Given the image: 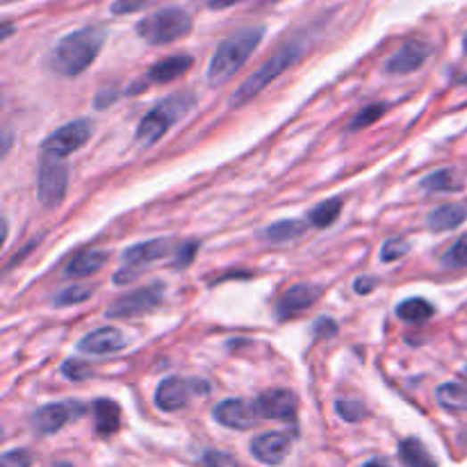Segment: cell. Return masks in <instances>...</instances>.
Returning a JSON list of instances; mask_svg holds the SVG:
<instances>
[{
	"mask_svg": "<svg viewBox=\"0 0 467 467\" xmlns=\"http://www.w3.org/2000/svg\"><path fill=\"white\" fill-rule=\"evenodd\" d=\"M465 221L467 206H463V203H447V206H440L429 212L426 224H429V228H431L433 233H447L458 228L461 224H465Z\"/></svg>",
	"mask_w": 467,
	"mask_h": 467,
	"instance_id": "obj_19",
	"label": "cell"
},
{
	"mask_svg": "<svg viewBox=\"0 0 467 467\" xmlns=\"http://www.w3.org/2000/svg\"><path fill=\"white\" fill-rule=\"evenodd\" d=\"M162 294H165V288L162 283H151L146 288H139L135 292L121 294L114 303H110L108 308V317L112 319H130V317H139V315H146L151 310H155L162 301Z\"/></svg>",
	"mask_w": 467,
	"mask_h": 467,
	"instance_id": "obj_8",
	"label": "cell"
},
{
	"mask_svg": "<svg viewBox=\"0 0 467 467\" xmlns=\"http://www.w3.org/2000/svg\"><path fill=\"white\" fill-rule=\"evenodd\" d=\"M208 383H199V381H183L178 376H167L155 390V406L160 411L176 413L180 408H185L190 404L192 392H208Z\"/></svg>",
	"mask_w": 467,
	"mask_h": 467,
	"instance_id": "obj_9",
	"label": "cell"
},
{
	"mask_svg": "<svg viewBox=\"0 0 467 467\" xmlns=\"http://www.w3.org/2000/svg\"><path fill=\"white\" fill-rule=\"evenodd\" d=\"M10 35H12V26L10 23H5V28H3V39H7Z\"/></svg>",
	"mask_w": 467,
	"mask_h": 467,
	"instance_id": "obj_44",
	"label": "cell"
},
{
	"mask_svg": "<svg viewBox=\"0 0 467 467\" xmlns=\"http://www.w3.org/2000/svg\"><path fill=\"white\" fill-rule=\"evenodd\" d=\"M342 206H344V201L340 199V196L324 201V203H319V206H315L313 210H310L308 224H313L315 228H329L331 224H335V219L340 217Z\"/></svg>",
	"mask_w": 467,
	"mask_h": 467,
	"instance_id": "obj_24",
	"label": "cell"
},
{
	"mask_svg": "<svg viewBox=\"0 0 467 467\" xmlns=\"http://www.w3.org/2000/svg\"><path fill=\"white\" fill-rule=\"evenodd\" d=\"M461 83H467V76H465V78H463V80H461Z\"/></svg>",
	"mask_w": 467,
	"mask_h": 467,
	"instance_id": "obj_46",
	"label": "cell"
},
{
	"mask_svg": "<svg viewBox=\"0 0 467 467\" xmlns=\"http://www.w3.org/2000/svg\"><path fill=\"white\" fill-rule=\"evenodd\" d=\"M303 231H306V224H303V221L283 219L265 228L262 235H265V240L274 242V244H283V242H290L294 240V237H299Z\"/></svg>",
	"mask_w": 467,
	"mask_h": 467,
	"instance_id": "obj_27",
	"label": "cell"
},
{
	"mask_svg": "<svg viewBox=\"0 0 467 467\" xmlns=\"http://www.w3.org/2000/svg\"><path fill=\"white\" fill-rule=\"evenodd\" d=\"M442 265L449 269L467 267V235L458 237V240L454 242L452 247H449V251L445 253V258H442Z\"/></svg>",
	"mask_w": 467,
	"mask_h": 467,
	"instance_id": "obj_29",
	"label": "cell"
},
{
	"mask_svg": "<svg viewBox=\"0 0 467 467\" xmlns=\"http://www.w3.org/2000/svg\"><path fill=\"white\" fill-rule=\"evenodd\" d=\"M374 285H376V278H372V276L358 278V281H356V292H358V294H370Z\"/></svg>",
	"mask_w": 467,
	"mask_h": 467,
	"instance_id": "obj_41",
	"label": "cell"
},
{
	"mask_svg": "<svg viewBox=\"0 0 467 467\" xmlns=\"http://www.w3.org/2000/svg\"><path fill=\"white\" fill-rule=\"evenodd\" d=\"M335 411L344 422H351V424L365 420V415H367V408L358 399H338L335 401Z\"/></svg>",
	"mask_w": 467,
	"mask_h": 467,
	"instance_id": "obj_30",
	"label": "cell"
},
{
	"mask_svg": "<svg viewBox=\"0 0 467 467\" xmlns=\"http://www.w3.org/2000/svg\"><path fill=\"white\" fill-rule=\"evenodd\" d=\"M210 10H226V7L237 5V3H244V0H206Z\"/></svg>",
	"mask_w": 467,
	"mask_h": 467,
	"instance_id": "obj_42",
	"label": "cell"
},
{
	"mask_svg": "<svg viewBox=\"0 0 467 467\" xmlns=\"http://www.w3.org/2000/svg\"><path fill=\"white\" fill-rule=\"evenodd\" d=\"M62 374L69 381H87L89 376H94V367L89 363H83V360L69 358L62 365Z\"/></svg>",
	"mask_w": 467,
	"mask_h": 467,
	"instance_id": "obj_32",
	"label": "cell"
},
{
	"mask_svg": "<svg viewBox=\"0 0 467 467\" xmlns=\"http://www.w3.org/2000/svg\"><path fill=\"white\" fill-rule=\"evenodd\" d=\"M171 244H174V242L165 240V237H158V240H149V242H142V244H135V247L126 249L124 262L126 265H130V267H144V265H151V262L162 260L165 256H169Z\"/></svg>",
	"mask_w": 467,
	"mask_h": 467,
	"instance_id": "obj_17",
	"label": "cell"
},
{
	"mask_svg": "<svg viewBox=\"0 0 467 467\" xmlns=\"http://www.w3.org/2000/svg\"><path fill=\"white\" fill-rule=\"evenodd\" d=\"M0 467H32V454L28 449H12L3 454Z\"/></svg>",
	"mask_w": 467,
	"mask_h": 467,
	"instance_id": "obj_34",
	"label": "cell"
},
{
	"mask_svg": "<svg viewBox=\"0 0 467 467\" xmlns=\"http://www.w3.org/2000/svg\"><path fill=\"white\" fill-rule=\"evenodd\" d=\"M338 333V326H335L333 319H317L315 322V338H322V335H335Z\"/></svg>",
	"mask_w": 467,
	"mask_h": 467,
	"instance_id": "obj_39",
	"label": "cell"
},
{
	"mask_svg": "<svg viewBox=\"0 0 467 467\" xmlns=\"http://www.w3.org/2000/svg\"><path fill=\"white\" fill-rule=\"evenodd\" d=\"M324 290L319 285H310V283H297L292 288L285 290V294L278 301V315L281 317H290L297 315L301 310L310 308L313 303H317L322 299Z\"/></svg>",
	"mask_w": 467,
	"mask_h": 467,
	"instance_id": "obj_16",
	"label": "cell"
},
{
	"mask_svg": "<svg viewBox=\"0 0 467 467\" xmlns=\"http://www.w3.org/2000/svg\"><path fill=\"white\" fill-rule=\"evenodd\" d=\"M94 288L89 285H69V288L60 290V294L53 297V306L55 308H67V306H76V303H83L92 297Z\"/></svg>",
	"mask_w": 467,
	"mask_h": 467,
	"instance_id": "obj_28",
	"label": "cell"
},
{
	"mask_svg": "<svg viewBox=\"0 0 467 467\" xmlns=\"http://www.w3.org/2000/svg\"><path fill=\"white\" fill-rule=\"evenodd\" d=\"M196 98L194 94L183 92V94H171L169 98H165L162 103L155 105L149 114H146L137 126V133H135V139L137 144L142 146H153L162 135L169 133L171 126L176 121L185 117L192 108H194Z\"/></svg>",
	"mask_w": 467,
	"mask_h": 467,
	"instance_id": "obj_4",
	"label": "cell"
},
{
	"mask_svg": "<svg viewBox=\"0 0 467 467\" xmlns=\"http://www.w3.org/2000/svg\"><path fill=\"white\" fill-rule=\"evenodd\" d=\"M436 397L445 408H452V411H467V385L456 383V381H449V383H442L440 388H438Z\"/></svg>",
	"mask_w": 467,
	"mask_h": 467,
	"instance_id": "obj_25",
	"label": "cell"
},
{
	"mask_svg": "<svg viewBox=\"0 0 467 467\" xmlns=\"http://www.w3.org/2000/svg\"><path fill=\"white\" fill-rule=\"evenodd\" d=\"M203 465L206 467H240V463L226 452H217V449H210L203 456Z\"/></svg>",
	"mask_w": 467,
	"mask_h": 467,
	"instance_id": "obj_35",
	"label": "cell"
},
{
	"mask_svg": "<svg viewBox=\"0 0 467 467\" xmlns=\"http://www.w3.org/2000/svg\"><path fill=\"white\" fill-rule=\"evenodd\" d=\"M292 452V436L283 431H269L251 442V454L265 465H281Z\"/></svg>",
	"mask_w": 467,
	"mask_h": 467,
	"instance_id": "obj_13",
	"label": "cell"
},
{
	"mask_svg": "<svg viewBox=\"0 0 467 467\" xmlns=\"http://www.w3.org/2000/svg\"><path fill=\"white\" fill-rule=\"evenodd\" d=\"M146 5V0H114L112 3V14H130V12H137Z\"/></svg>",
	"mask_w": 467,
	"mask_h": 467,
	"instance_id": "obj_36",
	"label": "cell"
},
{
	"mask_svg": "<svg viewBox=\"0 0 467 467\" xmlns=\"http://www.w3.org/2000/svg\"><path fill=\"white\" fill-rule=\"evenodd\" d=\"M108 260H110L108 251H98V249L78 253L76 258H71V260L67 262V267H64V276H69V278L89 276V274H96Z\"/></svg>",
	"mask_w": 467,
	"mask_h": 467,
	"instance_id": "obj_20",
	"label": "cell"
},
{
	"mask_svg": "<svg viewBox=\"0 0 467 467\" xmlns=\"http://www.w3.org/2000/svg\"><path fill=\"white\" fill-rule=\"evenodd\" d=\"M383 114H385V105H383V103L367 105V108H363L358 114H356L354 119H351L349 130H363V128H367V126L374 124L376 119H381V117H383Z\"/></svg>",
	"mask_w": 467,
	"mask_h": 467,
	"instance_id": "obj_31",
	"label": "cell"
},
{
	"mask_svg": "<svg viewBox=\"0 0 467 467\" xmlns=\"http://www.w3.org/2000/svg\"><path fill=\"white\" fill-rule=\"evenodd\" d=\"M192 30V16L183 7H165L137 23V35L151 46L178 42Z\"/></svg>",
	"mask_w": 467,
	"mask_h": 467,
	"instance_id": "obj_5",
	"label": "cell"
},
{
	"mask_svg": "<svg viewBox=\"0 0 467 467\" xmlns=\"http://www.w3.org/2000/svg\"><path fill=\"white\" fill-rule=\"evenodd\" d=\"M94 415H96V431L101 436H112L121 426V408L112 399L94 401Z\"/></svg>",
	"mask_w": 467,
	"mask_h": 467,
	"instance_id": "obj_21",
	"label": "cell"
},
{
	"mask_svg": "<svg viewBox=\"0 0 467 467\" xmlns=\"http://www.w3.org/2000/svg\"><path fill=\"white\" fill-rule=\"evenodd\" d=\"M422 190L426 192H458L463 190V183L458 180L454 169H438L422 180Z\"/></svg>",
	"mask_w": 467,
	"mask_h": 467,
	"instance_id": "obj_26",
	"label": "cell"
},
{
	"mask_svg": "<svg viewBox=\"0 0 467 467\" xmlns=\"http://www.w3.org/2000/svg\"><path fill=\"white\" fill-rule=\"evenodd\" d=\"M119 98V92L114 87H103L96 94V110H105Z\"/></svg>",
	"mask_w": 467,
	"mask_h": 467,
	"instance_id": "obj_38",
	"label": "cell"
},
{
	"mask_svg": "<svg viewBox=\"0 0 467 467\" xmlns=\"http://www.w3.org/2000/svg\"><path fill=\"white\" fill-rule=\"evenodd\" d=\"M411 249V244L401 237H390V240L385 242L383 247H381V260L383 262H395L399 260L401 256H406V251Z\"/></svg>",
	"mask_w": 467,
	"mask_h": 467,
	"instance_id": "obj_33",
	"label": "cell"
},
{
	"mask_svg": "<svg viewBox=\"0 0 467 467\" xmlns=\"http://www.w3.org/2000/svg\"><path fill=\"white\" fill-rule=\"evenodd\" d=\"M139 274H142L139 272V267H130L128 265V267H121L117 274H114V283H117V285H128V283H133Z\"/></svg>",
	"mask_w": 467,
	"mask_h": 467,
	"instance_id": "obj_40",
	"label": "cell"
},
{
	"mask_svg": "<svg viewBox=\"0 0 467 467\" xmlns=\"http://www.w3.org/2000/svg\"><path fill=\"white\" fill-rule=\"evenodd\" d=\"M196 249H199V244H196V242H190V244H185V247L180 249L178 258H176V262H174V267H187V265L194 260Z\"/></svg>",
	"mask_w": 467,
	"mask_h": 467,
	"instance_id": "obj_37",
	"label": "cell"
},
{
	"mask_svg": "<svg viewBox=\"0 0 467 467\" xmlns=\"http://www.w3.org/2000/svg\"><path fill=\"white\" fill-rule=\"evenodd\" d=\"M397 315H399L404 322L422 324V322H426V319H431L433 315H436V308H433V303L426 301V299L411 297V299H406V301H401L399 306H397Z\"/></svg>",
	"mask_w": 467,
	"mask_h": 467,
	"instance_id": "obj_23",
	"label": "cell"
},
{
	"mask_svg": "<svg viewBox=\"0 0 467 467\" xmlns=\"http://www.w3.org/2000/svg\"><path fill=\"white\" fill-rule=\"evenodd\" d=\"M105 28L87 26L69 32L55 44L48 57V67L60 76H80L87 71L105 44Z\"/></svg>",
	"mask_w": 467,
	"mask_h": 467,
	"instance_id": "obj_1",
	"label": "cell"
},
{
	"mask_svg": "<svg viewBox=\"0 0 467 467\" xmlns=\"http://www.w3.org/2000/svg\"><path fill=\"white\" fill-rule=\"evenodd\" d=\"M85 406L78 404V401H62V404H48L42 406L39 411L32 415V424L42 436H51L57 433L60 429H64L69 420L73 417L83 415Z\"/></svg>",
	"mask_w": 467,
	"mask_h": 467,
	"instance_id": "obj_11",
	"label": "cell"
},
{
	"mask_svg": "<svg viewBox=\"0 0 467 467\" xmlns=\"http://www.w3.org/2000/svg\"><path fill=\"white\" fill-rule=\"evenodd\" d=\"M399 458L406 467H438L436 458L417 438H406L399 442Z\"/></svg>",
	"mask_w": 467,
	"mask_h": 467,
	"instance_id": "obj_22",
	"label": "cell"
},
{
	"mask_svg": "<svg viewBox=\"0 0 467 467\" xmlns=\"http://www.w3.org/2000/svg\"><path fill=\"white\" fill-rule=\"evenodd\" d=\"M463 48H465V53H467V32H465V37H463Z\"/></svg>",
	"mask_w": 467,
	"mask_h": 467,
	"instance_id": "obj_45",
	"label": "cell"
},
{
	"mask_svg": "<svg viewBox=\"0 0 467 467\" xmlns=\"http://www.w3.org/2000/svg\"><path fill=\"white\" fill-rule=\"evenodd\" d=\"M262 37H265V28L251 26L244 28V30L233 32L224 42H219V46H217L215 55H212L210 60V67H208V83H210L212 87L226 85L228 80L247 64V60L253 55V51L260 46Z\"/></svg>",
	"mask_w": 467,
	"mask_h": 467,
	"instance_id": "obj_2",
	"label": "cell"
},
{
	"mask_svg": "<svg viewBox=\"0 0 467 467\" xmlns=\"http://www.w3.org/2000/svg\"><path fill=\"white\" fill-rule=\"evenodd\" d=\"M363 467H390V463L383 461V458H372V461L365 463Z\"/></svg>",
	"mask_w": 467,
	"mask_h": 467,
	"instance_id": "obj_43",
	"label": "cell"
},
{
	"mask_svg": "<svg viewBox=\"0 0 467 467\" xmlns=\"http://www.w3.org/2000/svg\"><path fill=\"white\" fill-rule=\"evenodd\" d=\"M431 57V44L424 39H408L395 55L385 62V73L390 76H408L424 67V62Z\"/></svg>",
	"mask_w": 467,
	"mask_h": 467,
	"instance_id": "obj_10",
	"label": "cell"
},
{
	"mask_svg": "<svg viewBox=\"0 0 467 467\" xmlns=\"http://www.w3.org/2000/svg\"><path fill=\"white\" fill-rule=\"evenodd\" d=\"M69 190V167L60 158L44 155L39 174H37V194L42 206L57 208Z\"/></svg>",
	"mask_w": 467,
	"mask_h": 467,
	"instance_id": "obj_6",
	"label": "cell"
},
{
	"mask_svg": "<svg viewBox=\"0 0 467 467\" xmlns=\"http://www.w3.org/2000/svg\"><path fill=\"white\" fill-rule=\"evenodd\" d=\"M192 60L190 55H171V57H165V60H160L158 64H153V67L146 71V78L142 80L144 85H167V83H174L176 78H180L183 73L187 71V69L192 67Z\"/></svg>",
	"mask_w": 467,
	"mask_h": 467,
	"instance_id": "obj_18",
	"label": "cell"
},
{
	"mask_svg": "<svg viewBox=\"0 0 467 467\" xmlns=\"http://www.w3.org/2000/svg\"><path fill=\"white\" fill-rule=\"evenodd\" d=\"M301 53H303V44L299 42V39L283 44V46L269 57L267 62H262V67L258 69L256 73H251V76H249L247 80L235 89V94L231 96L228 105H231V108H242L244 103H249V101L256 98L262 89H267L278 76H283V73L288 71V69L297 62L299 57H301Z\"/></svg>",
	"mask_w": 467,
	"mask_h": 467,
	"instance_id": "obj_3",
	"label": "cell"
},
{
	"mask_svg": "<svg viewBox=\"0 0 467 467\" xmlns=\"http://www.w3.org/2000/svg\"><path fill=\"white\" fill-rule=\"evenodd\" d=\"M126 347V338L124 333L114 326H103V329L92 331V333L85 335L78 344V349L83 354H92V356H110L117 354Z\"/></svg>",
	"mask_w": 467,
	"mask_h": 467,
	"instance_id": "obj_15",
	"label": "cell"
},
{
	"mask_svg": "<svg viewBox=\"0 0 467 467\" xmlns=\"http://www.w3.org/2000/svg\"><path fill=\"white\" fill-rule=\"evenodd\" d=\"M465 372H467V370H465Z\"/></svg>",
	"mask_w": 467,
	"mask_h": 467,
	"instance_id": "obj_47",
	"label": "cell"
},
{
	"mask_svg": "<svg viewBox=\"0 0 467 467\" xmlns=\"http://www.w3.org/2000/svg\"><path fill=\"white\" fill-rule=\"evenodd\" d=\"M92 133L94 128L89 119H76V121H69V124H64L62 128H57L55 133H51L46 139H44L42 144L44 155L64 160L67 155L83 149V146L89 142V137H92Z\"/></svg>",
	"mask_w": 467,
	"mask_h": 467,
	"instance_id": "obj_7",
	"label": "cell"
},
{
	"mask_svg": "<svg viewBox=\"0 0 467 467\" xmlns=\"http://www.w3.org/2000/svg\"><path fill=\"white\" fill-rule=\"evenodd\" d=\"M258 417H267V420H283L292 422L297 417V397L290 390H267L262 392L256 401H253Z\"/></svg>",
	"mask_w": 467,
	"mask_h": 467,
	"instance_id": "obj_12",
	"label": "cell"
},
{
	"mask_svg": "<svg viewBox=\"0 0 467 467\" xmlns=\"http://www.w3.org/2000/svg\"><path fill=\"white\" fill-rule=\"evenodd\" d=\"M215 420L219 424L228 426V429H251L258 420V413L253 408V404H247L244 399H226L215 406Z\"/></svg>",
	"mask_w": 467,
	"mask_h": 467,
	"instance_id": "obj_14",
	"label": "cell"
}]
</instances>
